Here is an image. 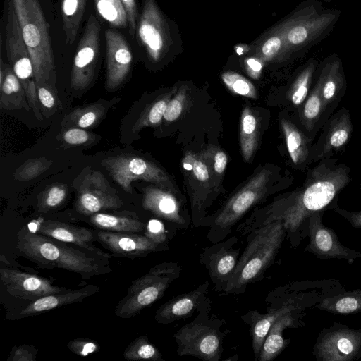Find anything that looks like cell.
<instances>
[{"mask_svg": "<svg viewBox=\"0 0 361 361\" xmlns=\"http://www.w3.org/2000/svg\"><path fill=\"white\" fill-rule=\"evenodd\" d=\"M270 171L263 169L256 173L235 193L207 223V237L212 243L224 240L245 213L258 203L267 191Z\"/></svg>", "mask_w": 361, "mask_h": 361, "instance_id": "cell-7", "label": "cell"}, {"mask_svg": "<svg viewBox=\"0 0 361 361\" xmlns=\"http://www.w3.org/2000/svg\"><path fill=\"white\" fill-rule=\"evenodd\" d=\"M99 16L111 26L125 27L127 26L128 15L121 0H94Z\"/></svg>", "mask_w": 361, "mask_h": 361, "instance_id": "cell-33", "label": "cell"}, {"mask_svg": "<svg viewBox=\"0 0 361 361\" xmlns=\"http://www.w3.org/2000/svg\"><path fill=\"white\" fill-rule=\"evenodd\" d=\"M0 279L11 295L30 301L70 290L53 285L52 281L47 278L4 267L0 268Z\"/></svg>", "mask_w": 361, "mask_h": 361, "instance_id": "cell-17", "label": "cell"}, {"mask_svg": "<svg viewBox=\"0 0 361 361\" xmlns=\"http://www.w3.org/2000/svg\"><path fill=\"white\" fill-rule=\"evenodd\" d=\"M128 15L129 32L133 36L137 28V9L135 0H121Z\"/></svg>", "mask_w": 361, "mask_h": 361, "instance_id": "cell-47", "label": "cell"}, {"mask_svg": "<svg viewBox=\"0 0 361 361\" xmlns=\"http://www.w3.org/2000/svg\"><path fill=\"white\" fill-rule=\"evenodd\" d=\"M202 154L212 175L213 189L217 191L228 163L227 155L223 150L213 145L202 152Z\"/></svg>", "mask_w": 361, "mask_h": 361, "instance_id": "cell-35", "label": "cell"}, {"mask_svg": "<svg viewBox=\"0 0 361 361\" xmlns=\"http://www.w3.org/2000/svg\"><path fill=\"white\" fill-rule=\"evenodd\" d=\"M315 307L327 312L337 314H350L361 312V289L329 295L322 298Z\"/></svg>", "mask_w": 361, "mask_h": 361, "instance_id": "cell-28", "label": "cell"}, {"mask_svg": "<svg viewBox=\"0 0 361 361\" xmlns=\"http://www.w3.org/2000/svg\"><path fill=\"white\" fill-rule=\"evenodd\" d=\"M317 361H353L361 357V328L339 322L323 328L312 350Z\"/></svg>", "mask_w": 361, "mask_h": 361, "instance_id": "cell-10", "label": "cell"}, {"mask_svg": "<svg viewBox=\"0 0 361 361\" xmlns=\"http://www.w3.org/2000/svg\"><path fill=\"white\" fill-rule=\"evenodd\" d=\"M321 103L319 99L316 96H312L306 102L304 108V114L307 118L316 117L320 110Z\"/></svg>", "mask_w": 361, "mask_h": 361, "instance_id": "cell-50", "label": "cell"}, {"mask_svg": "<svg viewBox=\"0 0 361 361\" xmlns=\"http://www.w3.org/2000/svg\"><path fill=\"white\" fill-rule=\"evenodd\" d=\"M181 271L177 262H165L154 266L132 281L126 295L118 302L115 314L123 319L135 317L159 300Z\"/></svg>", "mask_w": 361, "mask_h": 361, "instance_id": "cell-6", "label": "cell"}, {"mask_svg": "<svg viewBox=\"0 0 361 361\" xmlns=\"http://www.w3.org/2000/svg\"><path fill=\"white\" fill-rule=\"evenodd\" d=\"M244 63L246 72L250 77L255 80L260 78L264 63L262 60L252 55L245 59Z\"/></svg>", "mask_w": 361, "mask_h": 361, "instance_id": "cell-48", "label": "cell"}, {"mask_svg": "<svg viewBox=\"0 0 361 361\" xmlns=\"http://www.w3.org/2000/svg\"><path fill=\"white\" fill-rule=\"evenodd\" d=\"M16 248L22 256L40 267L63 269L83 279L111 271L107 259L68 246L67 243L33 232L27 227L19 231Z\"/></svg>", "mask_w": 361, "mask_h": 361, "instance_id": "cell-1", "label": "cell"}, {"mask_svg": "<svg viewBox=\"0 0 361 361\" xmlns=\"http://www.w3.org/2000/svg\"><path fill=\"white\" fill-rule=\"evenodd\" d=\"M99 287L90 284L77 290H68L64 292L49 294L35 300L30 301L19 312L10 317V319L16 320L59 308L62 306L84 300L99 291Z\"/></svg>", "mask_w": 361, "mask_h": 361, "instance_id": "cell-23", "label": "cell"}, {"mask_svg": "<svg viewBox=\"0 0 361 361\" xmlns=\"http://www.w3.org/2000/svg\"><path fill=\"white\" fill-rule=\"evenodd\" d=\"M175 87L170 92L159 97L148 105L142 112L133 127V132L136 133L143 128L154 126L159 124L164 118V111L169 101L176 92Z\"/></svg>", "mask_w": 361, "mask_h": 361, "instance_id": "cell-31", "label": "cell"}, {"mask_svg": "<svg viewBox=\"0 0 361 361\" xmlns=\"http://www.w3.org/2000/svg\"><path fill=\"white\" fill-rule=\"evenodd\" d=\"M67 188L62 183L49 185L41 194L38 200V209L47 212L51 209L60 206L65 200Z\"/></svg>", "mask_w": 361, "mask_h": 361, "instance_id": "cell-38", "label": "cell"}, {"mask_svg": "<svg viewBox=\"0 0 361 361\" xmlns=\"http://www.w3.org/2000/svg\"><path fill=\"white\" fill-rule=\"evenodd\" d=\"M106 43V69L105 87L116 90L128 76L132 63V54L126 38L118 32L108 29L105 32Z\"/></svg>", "mask_w": 361, "mask_h": 361, "instance_id": "cell-18", "label": "cell"}, {"mask_svg": "<svg viewBox=\"0 0 361 361\" xmlns=\"http://www.w3.org/2000/svg\"><path fill=\"white\" fill-rule=\"evenodd\" d=\"M111 178L128 193H132L131 183L143 180L159 187L173 190L167 174L154 163L133 154L111 157L102 161Z\"/></svg>", "mask_w": 361, "mask_h": 361, "instance_id": "cell-11", "label": "cell"}, {"mask_svg": "<svg viewBox=\"0 0 361 361\" xmlns=\"http://www.w3.org/2000/svg\"><path fill=\"white\" fill-rule=\"evenodd\" d=\"M289 154L295 164L300 160L302 154V137L295 128L286 120L281 121Z\"/></svg>", "mask_w": 361, "mask_h": 361, "instance_id": "cell-39", "label": "cell"}, {"mask_svg": "<svg viewBox=\"0 0 361 361\" xmlns=\"http://www.w3.org/2000/svg\"><path fill=\"white\" fill-rule=\"evenodd\" d=\"M44 159H37L25 162L16 172L15 177L19 180H30L36 178L49 166Z\"/></svg>", "mask_w": 361, "mask_h": 361, "instance_id": "cell-40", "label": "cell"}, {"mask_svg": "<svg viewBox=\"0 0 361 361\" xmlns=\"http://www.w3.org/2000/svg\"><path fill=\"white\" fill-rule=\"evenodd\" d=\"M252 55L264 63L283 60L290 56L279 23L264 32L251 46Z\"/></svg>", "mask_w": 361, "mask_h": 361, "instance_id": "cell-25", "label": "cell"}, {"mask_svg": "<svg viewBox=\"0 0 361 361\" xmlns=\"http://www.w3.org/2000/svg\"><path fill=\"white\" fill-rule=\"evenodd\" d=\"M0 105L1 109L6 110L20 109L24 108L30 110V105L25 92L9 66L1 61L0 68Z\"/></svg>", "mask_w": 361, "mask_h": 361, "instance_id": "cell-26", "label": "cell"}, {"mask_svg": "<svg viewBox=\"0 0 361 361\" xmlns=\"http://www.w3.org/2000/svg\"><path fill=\"white\" fill-rule=\"evenodd\" d=\"M307 227L309 243L305 252L321 259H345L350 264L361 257V252L342 245L335 231L323 224L320 211L309 216Z\"/></svg>", "mask_w": 361, "mask_h": 361, "instance_id": "cell-15", "label": "cell"}, {"mask_svg": "<svg viewBox=\"0 0 361 361\" xmlns=\"http://www.w3.org/2000/svg\"><path fill=\"white\" fill-rule=\"evenodd\" d=\"M62 138L68 145H80L90 142L92 137L83 128H71L63 133Z\"/></svg>", "mask_w": 361, "mask_h": 361, "instance_id": "cell-45", "label": "cell"}, {"mask_svg": "<svg viewBox=\"0 0 361 361\" xmlns=\"http://www.w3.org/2000/svg\"><path fill=\"white\" fill-rule=\"evenodd\" d=\"M90 222L108 231L137 233L145 231L146 224L135 216L97 212L90 215Z\"/></svg>", "mask_w": 361, "mask_h": 361, "instance_id": "cell-27", "label": "cell"}, {"mask_svg": "<svg viewBox=\"0 0 361 361\" xmlns=\"http://www.w3.org/2000/svg\"><path fill=\"white\" fill-rule=\"evenodd\" d=\"M97 238L108 250L117 256L134 258L168 249L167 243L156 242L145 235L101 230Z\"/></svg>", "mask_w": 361, "mask_h": 361, "instance_id": "cell-19", "label": "cell"}, {"mask_svg": "<svg viewBox=\"0 0 361 361\" xmlns=\"http://www.w3.org/2000/svg\"><path fill=\"white\" fill-rule=\"evenodd\" d=\"M336 90V84L333 80H329L324 85L323 89V95L325 99H329L331 98Z\"/></svg>", "mask_w": 361, "mask_h": 361, "instance_id": "cell-52", "label": "cell"}, {"mask_svg": "<svg viewBox=\"0 0 361 361\" xmlns=\"http://www.w3.org/2000/svg\"><path fill=\"white\" fill-rule=\"evenodd\" d=\"M37 92L39 101L44 108L51 109L55 106V98L48 87L39 85Z\"/></svg>", "mask_w": 361, "mask_h": 361, "instance_id": "cell-49", "label": "cell"}, {"mask_svg": "<svg viewBox=\"0 0 361 361\" xmlns=\"http://www.w3.org/2000/svg\"><path fill=\"white\" fill-rule=\"evenodd\" d=\"M145 235L156 242L167 243L164 227L163 224L158 220L152 219L148 222L145 231Z\"/></svg>", "mask_w": 361, "mask_h": 361, "instance_id": "cell-46", "label": "cell"}, {"mask_svg": "<svg viewBox=\"0 0 361 361\" xmlns=\"http://www.w3.org/2000/svg\"><path fill=\"white\" fill-rule=\"evenodd\" d=\"M182 162L183 168L191 171L192 175L202 183L204 188H213L212 175L202 153L188 152L185 154Z\"/></svg>", "mask_w": 361, "mask_h": 361, "instance_id": "cell-34", "label": "cell"}, {"mask_svg": "<svg viewBox=\"0 0 361 361\" xmlns=\"http://www.w3.org/2000/svg\"><path fill=\"white\" fill-rule=\"evenodd\" d=\"M38 350L29 345L14 346L10 351L7 361H35Z\"/></svg>", "mask_w": 361, "mask_h": 361, "instance_id": "cell-44", "label": "cell"}, {"mask_svg": "<svg viewBox=\"0 0 361 361\" xmlns=\"http://www.w3.org/2000/svg\"><path fill=\"white\" fill-rule=\"evenodd\" d=\"M67 347L71 352L82 357H86L94 353L99 349L97 342L86 338L71 340L68 343Z\"/></svg>", "mask_w": 361, "mask_h": 361, "instance_id": "cell-43", "label": "cell"}, {"mask_svg": "<svg viewBox=\"0 0 361 361\" xmlns=\"http://www.w3.org/2000/svg\"><path fill=\"white\" fill-rule=\"evenodd\" d=\"M186 86L183 85L169 101L164 114L167 121H174L181 115L186 99Z\"/></svg>", "mask_w": 361, "mask_h": 361, "instance_id": "cell-41", "label": "cell"}, {"mask_svg": "<svg viewBox=\"0 0 361 361\" xmlns=\"http://www.w3.org/2000/svg\"><path fill=\"white\" fill-rule=\"evenodd\" d=\"M310 294L305 293H279L276 295V300L267 308L265 313L257 311H249L242 316L244 322L250 326L252 347L255 360L257 361L264 340L272 324L281 316L299 310H305L310 306L311 302L307 297Z\"/></svg>", "mask_w": 361, "mask_h": 361, "instance_id": "cell-12", "label": "cell"}, {"mask_svg": "<svg viewBox=\"0 0 361 361\" xmlns=\"http://www.w3.org/2000/svg\"><path fill=\"white\" fill-rule=\"evenodd\" d=\"M209 285V282L206 281L188 293L171 298L157 310L155 320L159 324H166L191 317L208 298Z\"/></svg>", "mask_w": 361, "mask_h": 361, "instance_id": "cell-22", "label": "cell"}, {"mask_svg": "<svg viewBox=\"0 0 361 361\" xmlns=\"http://www.w3.org/2000/svg\"><path fill=\"white\" fill-rule=\"evenodd\" d=\"M87 0H62L61 14L66 43L72 44L78 35Z\"/></svg>", "mask_w": 361, "mask_h": 361, "instance_id": "cell-29", "label": "cell"}, {"mask_svg": "<svg viewBox=\"0 0 361 361\" xmlns=\"http://www.w3.org/2000/svg\"><path fill=\"white\" fill-rule=\"evenodd\" d=\"M33 64L37 87H51L55 77L53 49L46 20L38 0H11Z\"/></svg>", "mask_w": 361, "mask_h": 361, "instance_id": "cell-3", "label": "cell"}, {"mask_svg": "<svg viewBox=\"0 0 361 361\" xmlns=\"http://www.w3.org/2000/svg\"><path fill=\"white\" fill-rule=\"evenodd\" d=\"M238 237L231 236L207 246L202 252L200 262L208 270L216 291H223L238 264L241 247Z\"/></svg>", "mask_w": 361, "mask_h": 361, "instance_id": "cell-16", "label": "cell"}, {"mask_svg": "<svg viewBox=\"0 0 361 361\" xmlns=\"http://www.w3.org/2000/svg\"><path fill=\"white\" fill-rule=\"evenodd\" d=\"M137 29L139 39L153 62L159 61L177 47L178 39L173 38L171 27L154 0H143Z\"/></svg>", "mask_w": 361, "mask_h": 361, "instance_id": "cell-9", "label": "cell"}, {"mask_svg": "<svg viewBox=\"0 0 361 361\" xmlns=\"http://www.w3.org/2000/svg\"><path fill=\"white\" fill-rule=\"evenodd\" d=\"M303 310L288 312L272 324L264 340L257 361H271L281 353L290 341L283 338V331L287 328L304 326L302 318L305 314Z\"/></svg>", "mask_w": 361, "mask_h": 361, "instance_id": "cell-24", "label": "cell"}, {"mask_svg": "<svg viewBox=\"0 0 361 361\" xmlns=\"http://www.w3.org/2000/svg\"><path fill=\"white\" fill-rule=\"evenodd\" d=\"M286 238V228L278 221L251 231L247 234L246 246L223 293H243L249 284L262 278L274 262Z\"/></svg>", "mask_w": 361, "mask_h": 361, "instance_id": "cell-2", "label": "cell"}, {"mask_svg": "<svg viewBox=\"0 0 361 361\" xmlns=\"http://www.w3.org/2000/svg\"><path fill=\"white\" fill-rule=\"evenodd\" d=\"M104 108L101 104H90L73 110L68 114V121L81 128L94 126L104 115Z\"/></svg>", "mask_w": 361, "mask_h": 361, "instance_id": "cell-36", "label": "cell"}, {"mask_svg": "<svg viewBox=\"0 0 361 361\" xmlns=\"http://www.w3.org/2000/svg\"><path fill=\"white\" fill-rule=\"evenodd\" d=\"M211 301L207 298L199 314L173 335L180 356L190 355L206 361H219L223 353L225 336L220 329L224 321L209 316Z\"/></svg>", "mask_w": 361, "mask_h": 361, "instance_id": "cell-5", "label": "cell"}, {"mask_svg": "<svg viewBox=\"0 0 361 361\" xmlns=\"http://www.w3.org/2000/svg\"><path fill=\"white\" fill-rule=\"evenodd\" d=\"M257 120L249 107L241 114L240 123V145L243 157L249 161L257 146Z\"/></svg>", "mask_w": 361, "mask_h": 361, "instance_id": "cell-30", "label": "cell"}, {"mask_svg": "<svg viewBox=\"0 0 361 361\" xmlns=\"http://www.w3.org/2000/svg\"><path fill=\"white\" fill-rule=\"evenodd\" d=\"M221 79L228 89L234 94L250 99L257 97L255 87L243 75L234 71H226L221 74Z\"/></svg>", "mask_w": 361, "mask_h": 361, "instance_id": "cell-37", "label": "cell"}, {"mask_svg": "<svg viewBox=\"0 0 361 361\" xmlns=\"http://www.w3.org/2000/svg\"><path fill=\"white\" fill-rule=\"evenodd\" d=\"M340 15V10L324 8L317 0L298 5L279 22L289 55L322 42L334 29Z\"/></svg>", "mask_w": 361, "mask_h": 361, "instance_id": "cell-4", "label": "cell"}, {"mask_svg": "<svg viewBox=\"0 0 361 361\" xmlns=\"http://www.w3.org/2000/svg\"><path fill=\"white\" fill-rule=\"evenodd\" d=\"M29 228L35 232L60 241L71 243L79 247L109 259L111 255L97 247L94 244L92 232L86 228L75 226L66 223L38 219L28 224ZM34 232V231H33Z\"/></svg>", "mask_w": 361, "mask_h": 361, "instance_id": "cell-20", "label": "cell"}, {"mask_svg": "<svg viewBox=\"0 0 361 361\" xmlns=\"http://www.w3.org/2000/svg\"><path fill=\"white\" fill-rule=\"evenodd\" d=\"M348 137L346 130L343 129L336 131L330 138L331 145L334 147H339L345 142Z\"/></svg>", "mask_w": 361, "mask_h": 361, "instance_id": "cell-51", "label": "cell"}, {"mask_svg": "<svg viewBox=\"0 0 361 361\" xmlns=\"http://www.w3.org/2000/svg\"><path fill=\"white\" fill-rule=\"evenodd\" d=\"M123 202L104 175L90 169L86 172L77 188L75 209L85 215L118 209Z\"/></svg>", "mask_w": 361, "mask_h": 361, "instance_id": "cell-13", "label": "cell"}, {"mask_svg": "<svg viewBox=\"0 0 361 361\" xmlns=\"http://www.w3.org/2000/svg\"><path fill=\"white\" fill-rule=\"evenodd\" d=\"M127 360L164 361L162 354L147 336H139L130 343L123 352Z\"/></svg>", "mask_w": 361, "mask_h": 361, "instance_id": "cell-32", "label": "cell"}, {"mask_svg": "<svg viewBox=\"0 0 361 361\" xmlns=\"http://www.w3.org/2000/svg\"><path fill=\"white\" fill-rule=\"evenodd\" d=\"M99 21L90 14L73 59L71 87L75 90L87 87L93 80L99 48Z\"/></svg>", "mask_w": 361, "mask_h": 361, "instance_id": "cell-14", "label": "cell"}, {"mask_svg": "<svg viewBox=\"0 0 361 361\" xmlns=\"http://www.w3.org/2000/svg\"><path fill=\"white\" fill-rule=\"evenodd\" d=\"M142 207L156 216L167 221L178 229H187L190 217L184 214L179 200L171 190L148 186L143 190Z\"/></svg>", "mask_w": 361, "mask_h": 361, "instance_id": "cell-21", "label": "cell"}, {"mask_svg": "<svg viewBox=\"0 0 361 361\" xmlns=\"http://www.w3.org/2000/svg\"><path fill=\"white\" fill-rule=\"evenodd\" d=\"M313 71V64L309 63L300 74L295 86L291 99L293 104H300L305 99L307 94V84Z\"/></svg>", "mask_w": 361, "mask_h": 361, "instance_id": "cell-42", "label": "cell"}, {"mask_svg": "<svg viewBox=\"0 0 361 361\" xmlns=\"http://www.w3.org/2000/svg\"><path fill=\"white\" fill-rule=\"evenodd\" d=\"M6 47L8 59L25 92L29 105L37 118L42 121L32 61L11 0L8 4Z\"/></svg>", "mask_w": 361, "mask_h": 361, "instance_id": "cell-8", "label": "cell"}]
</instances>
